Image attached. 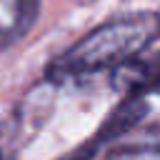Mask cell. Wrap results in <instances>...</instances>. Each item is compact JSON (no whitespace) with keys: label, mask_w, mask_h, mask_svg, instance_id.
Instances as JSON below:
<instances>
[{"label":"cell","mask_w":160,"mask_h":160,"mask_svg":"<svg viewBox=\"0 0 160 160\" xmlns=\"http://www.w3.org/2000/svg\"><path fill=\"white\" fill-rule=\"evenodd\" d=\"M158 38H160L158 12H132L125 18H115L88 32L68 52H62L52 65L50 75L65 78V75H82L105 68H118L125 60L140 55Z\"/></svg>","instance_id":"6da1fadb"},{"label":"cell","mask_w":160,"mask_h":160,"mask_svg":"<svg viewBox=\"0 0 160 160\" xmlns=\"http://www.w3.org/2000/svg\"><path fill=\"white\" fill-rule=\"evenodd\" d=\"M145 115H148V102H145L142 98H128L122 105H118V108L108 115V120L102 122V128H100L85 145H80L78 150H72L70 155H65V158H60V160H90L105 142L118 140L120 135H125L128 130H132Z\"/></svg>","instance_id":"7a4b0ae2"},{"label":"cell","mask_w":160,"mask_h":160,"mask_svg":"<svg viewBox=\"0 0 160 160\" xmlns=\"http://www.w3.org/2000/svg\"><path fill=\"white\" fill-rule=\"evenodd\" d=\"M115 85L128 98H142L148 90H160V55L130 58L115 68Z\"/></svg>","instance_id":"3957f363"},{"label":"cell","mask_w":160,"mask_h":160,"mask_svg":"<svg viewBox=\"0 0 160 160\" xmlns=\"http://www.w3.org/2000/svg\"><path fill=\"white\" fill-rule=\"evenodd\" d=\"M112 158L120 160H160V122L148 125L145 130L138 132V138L118 150H112Z\"/></svg>","instance_id":"277c9868"}]
</instances>
